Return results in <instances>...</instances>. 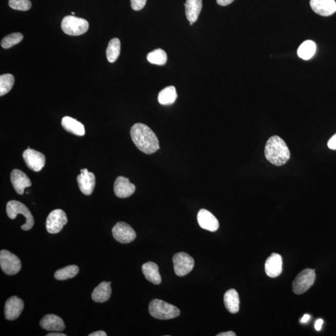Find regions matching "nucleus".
<instances>
[{"label": "nucleus", "mask_w": 336, "mask_h": 336, "mask_svg": "<svg viewBox=\"0 0 336 336\" xmlns=\"http://www.w3.org/2000/svg\"><path fill=\"white\" fill-rule=\"evenodd\" d=\"M131 139L137 148L143 153L151 154L159 150V139L150 127L143 124H136L131 128Z\"/></svg>", "instance_id": "1"}, {"label": "nucleus", "mask_w": 336, "mask_h": 336, "mask_svg": "<svg viewBox=\"0 0 336 336\" xmlns=\"http://www.w3.org/2000/svg\"><path fill=\"white\" fill-rule=\"evenodd\" d=\"M265 155L271 164L280 166L290 160V151L284 140L279 136H273L266 143Z\"/></svg>", "instance_id": "2"}, {"label": "nucleus", "mask_w": 336, "mask_h": 336, "mask_svg": "<svg viewBox=\"0 0 336 336\" xmlns=\"http://www.w3.org/2000/svg\"><path fill=\"white\" fill-rule=\"evenodd\" d=\"M149 312L151 317L162 320L173 319L181 313L177 307L159 299L151 301L149 305Z\"/></svg>", "instance_id": "3"}, {"label": "nucleus", "mask_w": 336, "mask_h": 336, "mask_svg": "<svg viewBox=\"0 0 336 336\" xmlns=\"http://www.w3.org/2000/svg\"><path fill=\"white\" fill-rule=\"evenodd\" d=\"M7 213L9 218L14 219L18 214H22L26 219V223L22 226V229L25 231L30 230L34 226V218L30 210L25 204L17 201L8 202L7 205Z\"/></svg>", "instance_id": "4"}, {"label": "nucleus", "mask_w": 336, "mask_h": 336, "mask_svg": "<svg viewBox=\"0 0 336 336\" xmlns=\"http://www.w3.org/2000/svg\"><path fill=\"white\" fill-rule=\"evenodd\" d=\"M61 27L67 35L80 36L88 31L89 25L85 19L74 16H67L63 19Z\"/></svg>", "instance_id": "5"}, {"label": "nucleus", "mask_w": 336, "mask_h": 336, "mask_svg": "<svg viewBox=\"0 0 336 336\" xmlns=\"http://www.w3.org/2000/svg\"><path fill=\"white\" fill-rule=\"evenodd\" d=\"M315 270L306 268L298 274L293 282V291L296 294H302L308 291L314 284Z\"/></svg>", "instance_id": "6"}, {"label": "nucleus", "mask_w": 336, "mask_h": 336, "mask_svg": "<svg viewBox=\"0 0 336 336\" xmlns=\"http://www.w3.org/2000/svg\"><path fill=\"white\" fill-rule=\"evenodd\" d=\"M0 266L5 274L14 275L21 270L22 262L14 254L2 250L0 252Z\"/></svg>", "instance_id": "7"}, {"label": "nucleus", "mask_w": 336, "mask_h": 336, "mask_svg": "<svg viewBox=\"0 0 336 336\" xmlns=\"http://www.w3.org/2000/svg\"><path fill=\"white\" fill-rule=\"evenodd\" d=\"M175 273L178 276H184L191 272L194 266V261L192 256L185 252H180L172 259Z\"/></svg>", "instance_id": "8"}, {"label": "nucleus", "mask_w": 336, "mask_h": 336, "mask_svg": "<svg viewBox=\"0 0 336 336\" xmlns=\"http://www.w3.org/2000/svg\"><path fill=\"white\" fill-rule=\"evenodd\" d=\"M66 213L61 209H55L48 216L46 220V229L52 234L59 233L67 223Z\"/></svg>", "instance_id": "9"}, {"label": "nucleus", "mask_w": 336, "mask_h": 336, "mask_svg": "<svg viewBox=\"0 0 336 336\" xmlns=\"http://www.w3.org/2000/svg\"><path fill=\"white\" fill-rule=\"evenodd\" d=\"M112 233L114 239L121 244H129L136 238V232L130 225L119 222L113 227Z\"/></svg>", "instance_id": "10"}, {"label": "nucleus", "mask_w": 336, "mask_h": 336, "mask_svg": "<svg viewBox=\"0 0 336 336\" xmlns=\"http://www.w3.org/2000/svg\"><path fill=\"white\" fill-rule=\"evenodd\" d=\"M26 166L35 172H39L44 168L46 163L45 155L40 152L28 147L23 154Z\"/></svg>", "instance_id": "11"}, {"label": "nucleus", "mask_w": 336, "mask_h": 336, "mask_svg": "<svg viewBox=\"0 0 336 336\" xmlns=\"http://www.w3.org/2000/svg\"><path fill=\"white\" fill-rule=\"evenodd\" d=\"M77 181L78 187L84 194L89 195L92 194L95 186V176L93 172H89L86 168L81 169Z\"/></svg>", "instance_id": "12"}, {"label": "nucleus", "mask_w": 336, "mask_h": 336, "mask_svg": "<svg viewBox=\"0 0 336 336\" xmlns=\"http://www.w3.org/2000/svg\"><path fill=\"white\" fill-rule=\"evenodd\" d=\"M24 308V303L17 297L8 299L5 303V315L6 319L13 321L17 319Z\"/></svg>", "instance_id": "13"}, {"label": "nucleus", "mask_w": 336, "mask_h": 336, "mask_svg": "<svg viewBox=\"0 0 336 336\" xmlns=\"http://www.w3.org/2000/svg\"><path fill=\"white\" fill-rule=\"evenodd\" d=\"M114 192L119 198H127L135 191L136 187L127 177L119 176L114 183Z\"/></svg>", "instance_id": "14"}, {"label": "nucleus", "mask_w": 336, "mask_h": 336, "mask_svg": "<svg viewBox=\"0 0 336 336\" xmlns=\"http://www.w3.org/2000/svg\"><path fill=\"white\" fill-rule=\"evenodd\" d=\"M310 6L312 10L321 16H331L336 11L335 0H311Z\"/></svg>", "instance_id": "15"}, {"label": "nucleus", "mask_w": 336, "mask_h": 336, "mask_svg": "<svg viewBox=\"0 0 336 336\" xmlns=\"http://www.w3.org/2000/svg\"><path fill=\"white\" fill-rule=\"evenodd\" d=\"M199 225L202 229L215 232L219 227V221L214 215L206 209H201L197 214Z\"/></svg>", "instance_id": "16"}, {"label": "nucleus", "mask_w": 336, "mask_h": 336, "mask_svg": "<svg viewBox=\"0 0 336 336\" xmlns=\"http://www.w3.org/2000/svg\"><path fill=\"white\" fill-rule=\"evenodd\" d=\"M265 269L269 277L276 278L280 276L283 270L282 256L280 254L271 253L265 262Z\"/></svg>", "instance_id": "17"}, {"label": "nucleus", "mask_w": 336, "mask_h": 336, "mask_svg": "<svg viewBox=\"0 0 336 336\" xmlns=\"http://www.w3.org/2000/svg\"><path fill=\"white\" fill-rule=\"evenodd\" d=\"M11 181L14 190L17 194H24L25 188L32 185L29 177L21 170L14 169L11 173Z\"/></svg>", "instance_id": "18"}, {"label": "nucleus", "mask_w": 336, "mask_h": 336, "mask_svg": "<svg viewBox=\"0 0 336 336\" xmlns=\"http://www.w3.org/2000/svg\"><path fill=\"white\" fill-rule=\"evenodd\" d=\"M40 325L43 329L48 331L61 332L66 328L63 319L54 314L46 315L41 321Z\"/></svg>", "instance_id": "19"}, {"label": "nucleus", "mask_w": 336, "mask_h": 336, "mask_svg": "<svg viewBox=\"0 0 336 336\" xmlns=\"http://www.w3.org/2000/svg\"><path fill=\"white\" fill-rule=\"evenodd\" d=\"M143 273L148 281L154 285H160L162 277L159 273V267L155 263L148 262L142 266Z\"/></svg>", "instance_id": "20"}, {"label": "nucleus", "mask_w": 336, "mask_h": 336, "mask_svg": "<svg viewBox=\"0 0 336 336\" xmlns=\"http://www.w3.org/2000/svg\"><path fill=\"white\" fill-rule=\"evenodd\" d=\"M185 7L186 15L189 22L194 23L197 21L199 15L203 8L202 0H186Z\"/></svg>", "instance_id": "21"}, {"label": "nucleus", "mask_w": 336, "mask_h": 336, "mask_svg": "<svg viewBox=\"0 0 336 336\" xmlns=\"http://www.w3.org/2000/svg\"><path fill=\"white\" fill-rule=\"evenodd\" d=\"M112 288L109 282H102L92 293V300L96 303H104L110 299Z\"/></svg>", "instance_id": "22"}, {"label": "nucleus", "mask_w": 336, "mask_h": 336, "mask_svg": "<svg viewBox=\"0 0 336 336\" xmlns=\"http://www.w3.org/2000/svg\"><path fill=\"white\" fill-rule=\"evenodd\" d=\"M64 130L75 135L84 136L85 128L83 124L70 116H64L61 122Z\"/></svg>", "instance_id": "23"}, {"label": "nucleus", "mask_w": 336, "mask_h": 336, "mask_svg": "<svg viewBox=\"0 0 336 336\" xmlns=\"http://www.w3.org/2000/svg\"><path fill=\"white\" fill-rule=\"evenodd\" d=\"M224 304L230 313L236 314L239 311L240 299L238 291L230 289L224 294Z\"/></svg>", "instance_id": "24"}, {"label": "nucleus", "mask_w": 336, "mask_h": 336, "mask_svg": "<svg viewBox=\"0 0 336 336\" xmlns=\"http://www.w3.org/2000/svg\"><path fill=\"white\" fill-rule=\"evenodd\" d=\"M177 97L176 88L174 86L166 87L159 95V102L163 105H171L176 101Z\"/></svg>", "instance_id": "25"}, {"label": "nucleus", "mask_w": 336, "mask_h": 336, "mask_svg": "<svg viewBox=\"0 0 336 336\" xmlns=\"http://www.w3.org/2000/svg\"><path fill=\"white\" fill-rule=\"evenodd\" d=\"M317 51V46L312 41L308 40L303 43L298 49V55L304 60H310Z\"/></svg>", "instance_id": "26"}, {"label": "nucleus", "mask_w": 336, "mask_h": 336, "mask_svg": "<svg viewBox=\"0 0 336 336\" xmlns=\"http://www.w3.org/2000/svg\"><path fill=\"white\" fill-rule=\"evenodd\" d=\"M121 44L118 38H113L109 43L106 54L108 61L110 63L115 62L121 54Z\"/></svg>", "instance_id": "27"}, {"label": "nucleus", "mask_w": 336, "mask_h": 336, "mask_svg": "<svg viewBox=\"0 0 336 336\" xmlns=\"http://www.w3.org/2000/svg\"><path fill=\"white\" fill-rule=\"evenodd\" d=\"M78 271H80V269H78L77 266H67L65 268L60 269L59 270L55 271L54 278L57 280H66L72 279V278L77 275Z\"/></svg>", "instance_id": "28"}, {"label": "nucleus", "mask_w": 336, "mask_h": 336, "mask_svg": "<svg viewBox=\"0 0 336 336\" xmlns=\"http://www.w3.org/2000/svg\"><path fill=\"white\" fill-rule=\"evenodd\" d=\"M167 54L162 49H156L147 55V60L149 63L156 64V65H164L167 62Z\"/></svg>", "instance_id": "29"}, {"label": "nucleus", "mask_w": 336, "mask_h": 336, "mask_svg": "<svg viewBox=\"0 0 336 336\" xmlns=\"http://www.w3.org/2000/svg\"><path fill=\"white\" fill-rule=\"evenodd\" d=\"M14 83L13 75L7 74L0 76V95H4L10 92L12 89Z\"/></svg>", "instance_id": "30"}, {"label": "nucleus", "mask_w": 336, "mask_h": 336, "mask_svg": "<svg viewBox=\"0 0 336 336\" xmlns=\"http://www.w3.org/2000/svg\"><path fill=\"white\" fill-rule=\"evenodd\" d=\"M23 39L22 33H15L8 35L2 39L1 45L3 48L9 49L17 45Z\"/></svg>", "instance_id": "31"}, {"label": "nucleus", "mask_w": 336, "mask_h": 336, "mask_svg": "<svg viewBox=\"0 0 336 336\" xmlns=\"http://www.w3.org/2000/svg\"><path fill=\"white\" fill-rule=\"evenodd\" d=\"M9 6L13 10L28 11L31 7L30 0H9Z\"/></svg>", "instance_id": "32"}, {"label": "nucleus", "mask_w": 336, "mask_h": 336, "mask_svg": "<svg viewBox=\"0 0 336 336\" xmlns=\"http://www.w3.org/2000/svg\"><path fill=\"white\" fill-rule=\"evenodd\" d=\"M147 0H130L131 7L134 11H140L145 7Z\"/></svg>", "instance_id": "33"}, {"label": "nucleus", "mask_w": 336, "mask_h": 336, "mask_svg": "<svg viewBox=\"0 0 336 336\" xmlns=\"http://www.w3.org/2000/svg\"><path fill=\"white\" fill-rule=\"evenodd\" d=\"M328 147L332 150H336V133L329 139Z\"/></svg>", "instance_id": "34"}, {"label": "nucleus", "mask_w": 336, "mask_h": 336, "mask_svg": "<svg viewBox=\"0 0 336 336\" xmlns=\"http://www.w3.org/2000/svg\"><path fill=\"white\" fill-rule=\"evenodd\" d=\"M324 321L322 319L318 320L315 321L314 328L317 331H319L322 328Z\"/></svg>", "instance_id": "35"}, {"label": "nucleus", "mask_w": 336, "mask_h": 336, "mask_svg": "<svg viewBox=\"0 0 336 336\" xmlns=\"http://www.w3.org/2000/svg\"><path fill=\"white\" fill-rule=\"evenodd\" d=\"M234 0H217L218 5L221 6H227L231 4Z\"/></svg>", "instance_id": "36"}, {"label": "nucleus", "mask_w": 336, "mask_h": 336, "mask_svg": "<svg viewBox=\"0 0 336 336\" xmlns=\"http://www.w3.org/2000/svg\"><path fill=\"white\" fill-rule=\"evenodd\" d=\"M107 334H106V332L103 331H99L97 332H94L91 333V334H90L89 336H107Z\"/></svg>", "instance_id": "37"}, {"label": "nucleus", "mask_w": 336, "mask_h": 336, "mask_svg": "<svg viewBox=\"0 0 336 336\" xmlns=\"http://www.w3.org/2000/svg\"><path fill=\"white\" fill-rule=\"evenodd\" d=\"M235 333L233 331H228L220 333L217 335V336H235Z\"/></svg>", "instance_id": "38"}, {"label": "nucleus", "mask_w": 336, "mask_h": 336, "mask_svg": "<svg viewBox=\"0 0 336 336\" xmlns=\"http://www.w3.org/2000/svg\"><path fill=\"white\" fill-rule=\"evenodd\" d=\"M311 317L309 314H305L303 315V317L302 318V320H301V322L303 323H306L308 322V321L310 320Z\"/></svg>", "instance_id": "39"}, {"label": "nucleus", "mask_w": 336, "mask_h": 336, "mask_svg": "<svg viewBox=\"0 0 336 336\" xmlns=\"http://www.w3.org/2000/svg\"><path fill=\"white\" fill-rule=\"evenodd\" d=\"M66 335H67L66 334H63V333H59V332L49 333V334L46 335V336H66Z\"/></svg>", "instance_id": "40"}, {"label": "nucleus", "mask_w": 336, "mask_h": 336, "mask_svg": "<svg viewBox=\"0 0 336 336\" xmlns=\"http://www.w3.org/2000/svg\"><path fill=\"white\" fill-rule=\"evenodd\" d=\"M193 23H194L190 22L189 25L191 26V25H193Z\"/></svg>", "instance_id": "41"}, {"label": "nucleus", "mask_w": 336, "mask_h": 336, "mask_svg": "<svg viewBox=\"0 0 336 336\" xmlns=\"http://www.w3.org/2000/svg\"><path fill=\"white\" fill-rule=\"evenodd\" d=\"M72 15H73V16L75 15V13L72 12Z\"/></svg>", "instance_id": "42"}]
</instances>
